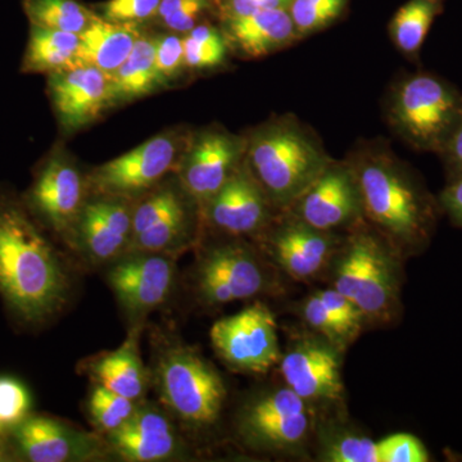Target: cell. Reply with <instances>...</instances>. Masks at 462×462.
Segmentation results:
<instances>
[{
  "label": "cell",
  "instance_id": "cell-1",
  "mask_svg": "<svg viewBox=\"0 0 462 462\" xmlns=\"http://www.w3.org/2000/svg\"><path fill=\"white\" fill-rule=\"evenodd\" d=\"M69 278L57 252L23 208L0 205V296L17 318L41 324L66 305Z\"/></svg>",
  "mask_w": 462,
  "mask_h": 462
},
{
  "label": "cell",
  "instance_id": "cell-2",
  "mask_svg": "<svg viewBox=\"0 0 462 462\" xmlns=\"http://www.w3.org/2000/svg\"><path fill=\"white\" fill-rule=\"evenodd\" d=\"M351 166L363 215L398 254L421 252L431 238L437 206L420 182L387 154H366Z\"/></svg>",
  "mask_w": 462,
  "mask_h": 462
},
{
  "label": "cell",
  "instance_id": "cell-3",
  "mask_svg": "<svg viewBox=\"0 0 462 462\" xmlns=\"http://www.w3.org/2000/svg\"><path fill=\"white\" fill-rule=\"evenodd\" d=\"M248 158L258 184L279 207L293 205L331 162L314 136L289 118L254 133Z\"/></svg>",
  "mask_w": 462,
  "mask_h": 462
},
{
  "label": "cell",
  "instance_id": "cell-4",
  "mask_svg": "<svg viewBox=\"0 0 462 462\" xmlns=\"http://www.w3.org/2000/svg\"><path fill=\"white\" fill-rule=\"evenodd\" d=\"M400 254L376 234L358 231L333 258L331 282L363 312L366 322L387 324L400 310Z\"/></svg>",
  "mask_w": 462,
  "mask_h": 462
},
{
  "label": "cell",
  "instance_id": "cell-5",
  "mask_svg": "<svg viewBox=\"0 0 462 462\" xmlns=\"http://www.w3.org/2000/svg\"><path fill=\"white\" fill-rule=\"evenodd\" d=\"M157 388L173 415L193 427H208L220 416L226 387L220 374L189 346L171 345L157 361Z\"/></svg>",
  "mask_w": 462,
  "mask_h": 462
},
{
  "label": "cell",
  "instance_id": "cell-6",
  "mask_svg": "<svg viewBox=\"0 0 462 462\" xmlns=\"http://www.w3.org/2000/svg\"><path fill=\"white\" fill-rule=\"evenodd\" d=\"M462 115V94L443 79L416 74L393 94V126L412 147L439 152Z\"/></svg>",
  "mask_w": 462,
  "mask_h": 462
},
{
  "label": "cell",
  "instance_id": "cell-7",
  "mask_svg": "<svg viewBox=\"0 0 462 462\" xmlns=\"http://www.w3.org/2000/svg\"><path fill=\"white\" fill-rule=\"evenodd\" d=\"M209 337L221 360L236 372L266 374L281 363L278 327L263 303L216 321Z\"/></svg>",
  "mask_w": 462,
  "mask_h": 462
},
{
  "label": "cell",
  "instance_id": "cell-8",
  "mask_svg": "<svg viewBox=\"0 0 462 462\" xmlns=\"http://www.w3.org/2000/svg\"><path fill=\"white\" fill-rule=\"evenodd\" d=\"M303 398L288 387L254 398L243 409L239 431L249 445L270 451H288L305 442L311 418Z\"/></svg>",
  "mask_w": 462,
  "mask_h": 462
},
{
  "label": "cell",
  "instance_id": "cell-9",
  "mask_svg": "<svg viewBox=\"0 0 462 462\" xmlns=\"http://www.w3.org/2000/svg\"><path fill=\"white\" fill-rule=\"evenodd\" d=\"M196 282L206 305L221 306L256 297L267 288L269 279L251 249L225 245L212 248L200 260Z\"/></svg>",
  "mask_w": 462,
  "mask_h": 462
},
{
  "label": "cell",
  "instance_id": "cell-10",
  "mask_svg": "<svg viewBox=\"0 0 462 462\" xmlns=\"http://www.w3.org/2000/svg\"><path fill=\"white\" fill-rule=\"evenodd\" d=\"M338 346L327 339L303 338L282 356L285 385L311 402H339L345 394Z\"/></svg>",
  "mask_w": 462,
  "mask_h": 462
},
{
  "label": "cell",
  "instance_id": "cell-11",
  "mask_svg": "<svg viewBox=\"0 0 462 462\" xmlns=\"http://www.w3.org/2000/svg\"><path fill=\"white\" fill-rule=\"evenodd\" d=\"M291 207L298 220L315 229L333 231L355 223L363 206L354 169L330 162Z\"/></svg>",
  "mask_w": 462,
  "mask_h": 462
},
{
  "label": "cell",
  "instance_id": "cell-12",
  "mask_svg": "<svg viewBox=\"0 0 462 462\" xmlns=\"http://www.w3.org/2000/svg\"><path fill=\"white\" fill-rule=\"evenodd\" d=\"M178 149L172 135L154 136L100 166L93 175L94 187L105 196L118 199L148 189L171 169Z\"/></svg>",
  "mask_w": 462,
  "mask_h": 462
},
{
  "label": "cell",
  "instance_id": "cell-13",
  "mask_svg": "<svg viewBox=\"0 0 462 462\" xmlns=\"http://www.w3.org/2000/svg\"><path fill=\"white\" fill-rule=\"evenodd\" d=\"M175 275V264L169 258L139 252L116 263L108 282L125 310L145 315L169 300Z\"/></svg>",
  "mask_w": 462,
  "mask_h": 462
},
{
  "label": "cell",
  "instance_id": "cell-14",
  "mask_svg": "<svg viewBox=\"0 0 462 462\" xmlns=\"http://www.w3.org/2000/svg\"><path fill=\"white\" fill-rule=\"evenodd\" d=\"M29 202L45 223L65 233L78 223L84 207L80 172L62 154L51 156L33 181Z\"/></svg>",
  "mask_w": 462,
  "mask_h": 462
},
{
  "label": "cell",
  "instance_id": "cell-15",
  "mask_svg": "<svg viewBox=\"0 0 462 462\" xmlns=\"http://www.w3.org/2000/svg\"><path fill=\"white\" fill-rule=\"evenodd\" d=\"M50 94L66 129L83 127L111 105V80L93 66L80 65L50 76Z\"/></svg>",
  "mask_w": 462,
  "mask_h": 462
},
{
  "label": "cell",
  "instance_id": "cell-16",
  "mask_svg": "<svg viewBox=\"0 0 462 462\" xmlns=\"http://www.w3.org/2000/svg\"><path fill=\"white\" fill-rule=\"evenodd\" d=\"M338 251V239L331 231L315 229L297 217L282 224L270 238V252L276 264L298 282L316 278Z\"/></svg>",
  "mask_w": 462,
  "mask_h": 462
},
{
  "label": "cell",
  "instance_id": "cell-17",
  "mask_svg": "<svg viewBox=\"0 0 462 462\" xmlns=\"http://www.w3.org/2000/svg\"><path fill=\"white\" fill-rule=\"evenodd\" d=\"M243 144L226 133L200 135L188 152L181 167L185 189L200 203H208L236 169Z\"/></svg>",
  "mask_w": 462,
  "mask_h": 462
},
{
  "label": "cell",
  "instance_id": "cell-18",
  "mask_svg": "<svg viewBox=\"0 0 462 462\" xmlns=\"http://www.w3.org/2000/svg\"><path fill=\"white\" fill-rule=\"evenodd\" d=\"M269 197L249 169H236L207 203L211 223L233 236L254 233L269 220Z\"/></svg>",
  "mask_w": 462,
  "mask_h": 462
},
{
  "label": "cell",
  "instance_id": "cell-19",
  "mask_svg": "<svg viewBox=\"0 0 462 462\" xmlns=\"http://www.w3.org/2000/svg\"><path fill=\"white\" fill-rule=\"evenodd\" d=\"M12 434L21 456L32 462L83 461L98 455L93 436L48 416L30 415Z\"/></svg>",
  "mask_w": 462,
  "mask_h": 462
},
{
  "label": "cell",
  "instance_id": "cell-20",
  "mask_svg": "<svg viewBox=\"0 0 462 462\" xmlns=\"http://www.w3.org/2000/svg\"><path fill=\"white\" fill-rule=\"evenodd\" d=\"M75 226L88 257L94 263H108L130 245L133 212L118 197L106 196L84 205Z\"/></svg>",
  "mask_w": 462,
  "mask_h": 462
},
{
  "label": "cell",
  "instance_id": "cell-21",
  "mask_svg": "<svg viewBox=\"0 0 462 462\" xmlns=\"http://www.w3.org/2000/svg\"><path fill=\"white\" fill-rule=\"evenodd\" d=\"M188 227L184 203L175 190L161 189L133 212L130 247L143 254H158L180 242Z\"/></svg>",
  "mask_w": 462,
  "mask_h": 462
},
{
  "label": "cell",
  "instance_id": "cell-22",
  "mask_svg": "<svg viewBox=\"0 0 462 462\" xmlns=\"http://www.w3.org/2000/svg\"><path fill=\"white\" fill-rule=\"evenodd\" d=\"M108 442L121 458L133 462L167 460L179 449L171 421L153 407H138L123 427L108 433Z\"/></svg>",
  "mask_w": 462,
  "mask_h": 462
},
{
  "label": "cell",
  "instance_id": "cell-23",
  "mask_svg": "<svg viewBox=\"0 0 462 462\" xmlns=\"http://www.w3.org/2000/svg\"><path fill=\"white\" fill-rule=\"evenodd\" d=\"M141 36L135 23H114L94 17L90 25L79 33V62L96 67L111 78L132 53Z\"/></svg>",
  "mask_w": 462,
  "mask_h": 462
},
{
  "label": "cell",
  "instance_id": "cell-24",
  "mask_svg": "<svg viewBox=\"0 0 462 462\" xmlns=\"http://www.w3.org/2000/svg\"><path fill=\"white\" fill-rule=\"evenodd\" d=\"M227 32L236 48L249 57L267 56L297 35L289 9H261L247 16L227 18Z\"/></svg>",
  "mask_w": 462,
  "mask_h": 462
},
{
  "label": "cell",
  "instance_id": "cell-25",
  "mask_svg": "<svg viewBox=\"0 0 462 462\" xmlns=\"http://www.w3.org/2000/svg\"><path fill=\"white\" fill-rule=\"evenodd\" d=\"M91 374L102 387L130 400L138 401L147 389V372L135 337H132L120 348L100 356L90 365Z\"/></svg>",
  "mask_w": 462,
  "mask_h": 462
},
{
  "label": "cell",
  "instance_id": "cell-26",
  "mask_svg": "<svg viewBox=\"0 0 462 462\" xmlns=\"http://www.w3.org/2000/svg\"><path fill=\"white\" fill-rule=\"evenodd\" d=\"M79 45V33L32 26L23 69L25 72H47L51 75L80 66Z\"/></svg>",
  "mask_w": 462,
  "mask_h": 462
},
{
  "label": "cell",
  "instance_id": "cell-27",
  "mask_svg": "<svg viewBox=\"0 0 462 462\" xmlns=\"http://www.w3.org/2000/svg\"><path fill=\"white\" fill-rule=\"evenodd\" d=\"M156 42L157 39L141 36L129 57L109 78L111 103L147 96L160 84L154 65Z\"/></svg>",
  "mask_w": 462,
  "mask_h": 462
},
{
  "label": "cell",
  "instance_id": "cell-28",
  "mask_svg": "<svg viewBox=\"0 0 462 462\" xmlns=\"http://www.w3.org/2000/svg\"><path fill=\"white\" fill-rule=\"evenodd\" d=\"M445 0H409L393 17L391 35L394 44L409 56H416Z\"/></svg>",
  "mask_w": 462,
  "mask_h": 462
},
{
  "label": "cell",
  "instance_id": "cell-29",
  "mask_svg": "<svg viewBox=\"0 0 462 462\" xmlns=\"http://www.w3.org/2000/svg\"><path fill=\"white\" fill-rule=\"evenodd\" d=\"M23 9L32 26L57 32L81 33L96 17L75 0H23Z\"/></svg>",
  "mask_w": 462,
  "mask_h": 462
},
{
  "label": "cell",
  "instance_id": "cell-30",
  "mask_svg": "<svg viewBox=\"0 0 462 462\" xmlns=\"http://www.w3.org/2000/svg\"><path fill=\"white\" fill-rule=\"evenodd\" d=\"M320 460L327 462H379L375 440L348 430L322 437Z\"/></svg>",
  "mask_w": 462,
  "mask_h": 462
},
{
  "label": "cell",
  "instance_id": "cell-31",
  "mask_svg": "<svg viewBox=\"0 0 462 462\" xmlns=\"http://www.w3.org/2000/svg\"><path fill=\"white\" fill-rule=\"evenodd\" d=\"M185 66L190 69H209L223 63L226 56V44L221 33L214 27H193L185 38Z\"/></svg>",
  "mask_w": 462,
  "mask_h": 462
},
{
  "label": "cell",
  "instance_id": "cell-32",
  "mask_svg": "<svg viewBox=\"0 0 462 462\" xmlns=\"http://www.w3.org/2000/svg\"><path fill=\"white\" fill-rule=\"evenodd\" d=\"M89 410L94 424L106 433H111L123 427L138 410V406L136 401L98 385L91 393Z\"/></svg>",
  "mask_w": 462,
  "mask_h": 462
},
{
  "label": "cell",
  "instance_id": "cell-33",
  "mask_svg": "<svg viewBox=\"0 0 462 462\" xmlns=\"http://www.w3.org/2000/svg\"><path fill=\"white\" fill-rule=\"evenodd\" d=\"M32 407V393L21 380L0 376V433L16 430L29 418Z\"/></svg>",
  "mask_w": 462,
  "mask_h": 462
},
{
  "label": "cell",
  "instance_id": "cell-34",
  "mask_svg": "<svg viewBox=\"0 0 462 462\" xmlns=\"http://www.w3.org/2000/svg\"><path fill=\"white\" fill-rule=\"evenodd\" d=\"M346 0H293L289 12L297 35L311 33L339 16Z\"/></svg>",
  "mask_w": 462,
  "mask_h": 462
},
{
  "label": "cell",
  "instance_id": "cell-35",
  "mask_svg": "<svg viewBox=\"0 0 462 462\" xmlns=\"http://www.w3.org/2000/svg\"><path fill=\"white\" fill-rule=\"evenodd\" d=\"M302 316L310 328L339 349L345 348L356 339L351 331L328 311L327 307L316 293L303 302Z\"/></svg>",
  "mask_w": 462,
  "mask_h": 462
},
{
  "label": "cell",
  "instance_id": "cell-36",
  "mask_svg": "<svg viewBox=\"0 0 462 462\" xmlns=\"http://www.w3.org/2000/svg\"><path fill=\"white\" fill-rule=\"evenodd\" d=\"M379 462H428L430 451L418 437L396 433L376 442Z\"/></svg>",
  "mask_w": 462,
  "mask_h": 462
},
{
  "label": "cell",
  "instance_id": "cell-37",
  "mask_svg": "<svg viewBox=\"0 0 462 462\" xmlns=\"http://www.w3.org/2000/svg\"><path fill=\"white\" fill-rule=\"evenodd\" d=\"M207 5L208 0H161L157 14L170 30L190 32Z\"/></svg>",
  "mask_w": 462,
  "mask_h": 462
},
{
  "label": "cell",
  "instance_id": "cell-38",
  "mask_svg": "<svg viewBox=\"0 0 462 462\" xmlns=\"http://www.w3.org/2000/svg\"><path fill=\"white\" fill-rule=\"evenodd\" d=\"M316 296L320 298L328 311L337 320L342 322L355 338H357L364 325L366 324L363 312L358 310V307L334 288L321 289L316 291Z\"/></svg>",
  "mask_w": 462,
  "mask_h": 462
},
{
  "label": "cell",
  "instance_id": "cell-39",
  "mask_svg": "<svg viewBox=\"0 0 462 462\" xmlns=\"http://www.w3.org/2000/svg\"><path fill=\"white\" fill-rule=\"evenodd\" d=\"M161 0H108L103 16L114 23H135L157 14Z\"/></svg>",
  "mask_w": 462,
  "mask_h": 462
},
{
  "label": "cell",
  "instance_id": "cell-40",
  "mask_svg": "<svg viewBox=\"0 0 462 462\" xmlns=\"http://www.w3.org/2000/svg\"><path fill=\"white\" fill-rule=\"evenodd\" d=\"M154 65H156L160 84L163 83L166 79H171L172 76L179 74L182 66L185 65L182 39L175 35L157 39Z\"/></svg>",
  "mask_w": 462,
  "mask_h": 462
},
{
  "label": "cell",
  "instance_id": "cell-41",
  "mask_svg": "<svg viewBox=\"0 0 462 462\" xmlns=\"http://www.w3.org/2000/svg\"><path fill=\"white\" fill-rule=\"evenodd\" d=\"M440 207L457 226L462 227V173L452 175L439 199Z\"/></svg>",
  "mask_w": 462,
  "mask_h": 462
},
{
  "label": "cell",
  "instance_id": "cell-42",
  "mask_svg": "<svg viewBox=\"0 0 462 462\" xmlns=\"http://www.w3.org/2000/svg\"><path fill=\"white\" fill-rule=\"evenodd\" d=\"M438 153L446 161L452 175L462 173V115Z\"/></svg>",
  "mask_w": 462,
  "mask_h": 462
},
{
  "label": "cell",
  "instance_id": "cell-43",
  "mask_svg": "<svg viewBox=\"0 0 462 462\" xmlns=\"http://www.w3.org/2000/svg\"><path fill=\"white\" fill-rule=\"evenodd\" d=\"M293 0H227V18L247 16L261 9H289Z\"/></svg>",
  "mask_w": 462,
  "mask_h": 462
},
{
  "label": "cell",
  "instance_id": "cell-44",
  "mask_svg": "<svg viewBox=\"0 0 462 462\" xmlns=\"http://www.w3.org/2000/svg\"><path fill=\"white\" fill-rule=\"evenodd\" d=\"M3 434L0 433V461H5V457H7V454H5V442H3Z\"/></svg>",
  "mask_w": 462,
  "mask_h": 462
}]
</instances>
